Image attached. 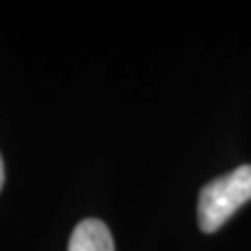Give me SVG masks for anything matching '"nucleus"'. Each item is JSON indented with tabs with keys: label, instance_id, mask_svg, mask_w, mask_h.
<instances>
[{
	"label": "nucleus",
	"instance_id": "nucleus-1",
	"mask_svg": "<svg viewBox=\"0 0 251 251\" xmlns=\"http://www.w3.org/2000/svg\"><path fill=\"white\" fill-rule=\"evenodd\" d=\"M251 199V166L207 182L199 193L197 218L203 232H216L243 203Z\"/></svg>",
	"mask_w": 251,
	"mask_h": 251
},
{
	"label": "nucleus",
	"instance_id": "nucleus-2",
	"mask_svg": "<svg viewBox=\"0 0 251 251\" xmlns=\"http://www.w3.org/2000/svg\"><path fill=\"white\" fill-rule=\"evenodd\" d=\"M67 251H115V245L107 224L88 218L74 228Z\"/></svg>",
	"mask_w": 251,
	"mask_h": 251
},
{
	"label": "nucleus",
	"instance_id": "nucleus-3",
	"mask_svg": "<svg viewBox=\"0 0 251 251\" xmlns=\"http://www.w3.org/2000/svg\"><path fill=\"white\" fill-rule=\"evenodd\" d=\"M2 184H4V161L2 155H0V191H2Z\"/></svg>",
	"mask_w": 251,
	"mask_h": 251
}]
</instances>
